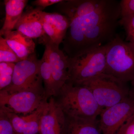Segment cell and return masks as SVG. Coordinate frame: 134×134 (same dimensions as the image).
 <instances>
[{"label": "cell", "instance_id": "30bf717a", "mask_svg": "<svg viewBox=\"0 0 134 134\" xmlns=\"http://www.w3.org/2000/svg\"><path fill=\"white\" fill-rule=\"evenodd\" d=\"M48 100H46L33 112L28 115L19 116L5 106H0L8 117L16 134H39L40 123Z\"/></svg>", "mask_w": 134, "mask_h": 134}, {"label": "cell", "instance_id": "484cf974", "mask_svg": "<svg viewBox=\"0 0 134 134\" xmlns=\"http://www.w3.org/2000/svg\"><path fill=\"white\" fill-rule=\"evenodd\" d=\"M62 1V0H36L32 2V4L36 6L37 8H40L43 10L47 7L58 4Z\"/></svg>", "mask_w": 134, "mask_h": 134}, {"label": "cell", "instance_id": "cb8c5ba5", "mask_svg": "<svg viewBox=\"0 0 134 134\" xmlns=\"http://www.w3.org/2000/svg\"><path fill=\"white\" fill-rule=\"evenodd\" d=\"M120 6L121 17L134 14V0H121Z\"/></svg>", "mask_w": 134, "mask_h": 134}, {"label": "cell", "instance_id": "4fadbf2b", "mask_svg": "<svg viewBox=\"0 0 134 134\" xmlns=\"http://www.w3.org/2000/svg\"><path fill=\"white\" fill-rule=\"evenodd\" d=\"M104 0H67L56 4L60 14L70 19L86 15L95 11L103 4Z\"/></svg>", "mask_w": 134, "mask_h": 134}, {"label": "cell", "instance_id": "8fae6325", "mask_svg": "<svg viewBox=\"0 0 134 134\" xmlns=\"http://www.w3.org/2000/svg\"><path fill=\"white\" fill-rule=\"evenodd\" d=\"M65 115L53 97L47 102L40 123L39 134H63Z\"/></svg>", "mask_w": 134, "mask_h": 134}, {"label": "cell", "instance_id": "7402d4cb", "mask_svg": "<svg viewBox=\"0 0 134 134\" xmlns=\"http://www.w3.org/2000/svg\"><path fill=\"white\" fill-rule=\"evenodd\" d=\"M0 134H16L8 117L1 109Z\"/></svg>", "mask_w": 134, "mask_h": 134}, {"label": "cell", "instance_id": "7c38bea8", "mask_svg": "<svg viewBox=\"0 0 134 134\" xmlns=\"http://www.w3.org/2000/svg\"><path fill=\"white\" fill-rule=\"evenodd\" d=\"M42 11L36 8L24 12L16 26V30L32 39L41 38L46 34L43 28Z\"/></svg>", "mask_w": 134, "mask_h": 134}, {"label": "cell", "instance_id": "44dd1931", "mask_svg": "<svg viewBox=\"0 0 134 134\" xmlns=\"http://www.w3.org/2000/svg\"><path fill=\"white\" fill-rule=\"evenodd\" d=\"M119 24L125 30L126 41L134 47V14L121 17Z\"/></svg>", "mask_w": 134, "mask_h": 134}, {"label": "cell", "instance_id": "2e32d148", "mask_svg": "<svg viewBox=\"0 0 134 134\" xmlns=\"http://www.w3.org/2000/svg\"><path fill=\"white\" fill-rule=\"evenodd\" d=\"M28 2L27 0L4 1L5 17L0 30L1 36H5L15 29Z\"/></svg>", "mask_w": 134, "mask_h": 134}, {"label": "cell", "instance_id": "5b68a950", "mask_svg": "<svg viewBox=\"0 0 134 134\" xmlns=\"http://www.w3.org/2000/svg\"><path fill=\"white\" fill-rule=\"evenodd\" d=\"M126 84L104 74L81 85L86 86L91 91L102 111L129 97L130 88Z\"/></svg>", "mask_w": 134, "mask_h": 134}, {"label": "cell", "instance_id": "5bb4252c", "mask_svg": "<svg viewBox=\"0 0 134 134\" xmlns=\"http://www.w3.org/2000/svg\"><path fill=\"white\" fill-rule=\"evenodd\" d=\"M3 37L21 60L26 59L35 53V43L33 39L18 31H12Z\"/></svg>", "mask_w": 134, "mask_h": 134}, {"label": "cell", "instance_id": "6da1fadb", "mask_svg": "<svg viewBox=\"0 0 134 134\" xmlns=\"http://www.w3.org/2000/svg\"><path fill=\"white\" fill-rule=\"evenodd\" d=\"M121 17L120 2L104 0L90 14L70 20L63 51L72 58L105 45L115 38Z\"/></svg>", "mask_w": 134, "mask_h": 134}, {"label": "cell", "instance_id": "7a4b0ae2", "mask_svg": "<svg viewBox=\"0 0 134 134\" xmlns=\"http://www.w3.org/2000/svg\"><path fill=\"white\" fill-rule=\"evenodd\" d=\"M56 97L65 115L96 119L102 111L91 91L84 85L66 83Z\"/></svg>", "mask_w": 134, "mask_h": 134}, {"label": "cell", "instance_id": "9c48e42d", "mask_svg": "<svg viewBox=\"0 0 134 134\" xmlns=\"http://www.w3.org/2000/svg\"><path fill=\"white\" fill-rule=\"evenodd\" d=\"M40 39L41 43L45 46L48 54L57 96L60 90L68 80L69 58L46 34Z\"/></svg>", "mask_w": 134, "mask_h": 134}, {"label": "cell", "instance_id": "ffe728a7", "mask_svg": "<svg viewBox=\"0 0 134 134\" xmlns=\"http://www.w3.org/2000/svg\"><path fill=\"white\" fill-rule=\"evenodd\" d=\"M21 60L18 58L2 36L0 37V63H16Z\"/></svg>", "mask_w": 134, "mask_h": 134}, {"label": "cell", "instance_id": "4316f807", "mask_svg": "<svg viewBox=\"0 0 134 134\" xmlns=\"http://www.w3.org/2000/svg\"><path fill=\"white\" fill-rule=\"evenodd\" d=\"M131 86L130 90V95L134 100V80L131 82Z\"/></svg>", "mask_w": 134, "mask_h": 134}, {"label": "cell", "instance_id": "603a6c76", "mask_svg": "<svg viewBox=\"0 0 134 134\" xmlns=\"http://www.w3.org/2000/svg\"><path fill=\"white\" fill-rule=\"evenodd\" d=\"M43 25L46 34L49 37L53 43L58 46H59L60 43H62L63 40L52 25L43 19Z\"/></svg>", "mask_w": 134, "mask_h": 134}, {"label": "cell", "instance_id": "d4e9b609", "mask_svg": "<svg viewBox=\"0 0 134 134\" xmlns=\"http://www.w3.org/2000/svg\"><path fill=\"white\" fill-rule=\"evenodd\" d=\"M117 134H134V112L120 129Z\"/></svg>", "mask_w": 134, "mask_h": 134}, {"label": "cell", "instance_id": "9a60e30c", "mask_svg": "<svg viewBox=\"0 0 134 134\" xmlns=\"http://www.w3.org/2000/svg\"><path fill=\"white\" fill-rule=\"evenodd\" d=\"M65 115L63 134H103L97 119Z\"/></svg>", "mask_w": 134, "mask_h": 134}, {"label": "cell", "instance_id": "52a82bcc", "mask_svg": "<svg viewBox=\"0 0 134 134\" xmlns=\"http://www.w3.org/2000/svg\"><path fill=\"white\" fill-rule=\"evenodd\" d=\"M47 100L43 86L9 94L0 91V106H5L16 114L28 115Z\"/></svg>", "mask_w": 134, "mask_h": 134}, {"label": "cell", "instance_id": "ac0fdd59", "mask_svg": "<svg viewBox=\"0 0 134 134\" xmlns=\"http://www.w3.org/2000/svg\"><path fill=\"white\" fill-rule=\"evenodd\" d=\"M41 15L43 20L54 27L63 41L70 25V19L59 13H48L42 11Z\"/></svg>", "mask_w": 134, "mask_h": 134}, {"label": "cell", "instance_id": "8992f818", "mask_svg": "<svg viewBox=\"0 0 134 134\" xmlns=\"http://www.w3.org/2000/svg\"><path fill=\"white\" fill-rule=\"evenodd\" d=\"M43 82L40 70V60L35 53L26 59L15 63L12 83L1 91L12 94L43 86Z\"/></svg>", "mask_w": 134, "mask_h": 134}, {"label": "cell", "instance_id": "d6986e66", "mask_svg": "<svg viewBox=\"0 0 134 134\" xmlns=\"http://www.w3.org/2000/svg\"><path fill=\"white\" fill-rule=\"evenodd\" d=\"M15 63H0V91L7 88L12 82Z\"/></svg>", "mask_w": 134, "mask_h": 134}, {"label": "cell", "instance_id": "3957f363", "mask_svg": "<svg viewBox=\"0 0 134 134\" xmlns=\"http://www.w3.org/2000/svg\"><path fill=\"white\" fill-rule=\"evenodd\" d=\"M105 74L122 82L134 80V47L118 34L107 44Z\"/></svg>", "mask_w": 134, "mask_h": 134}, {"label": "cell", "instance_id": "ba28073f", "mask_svg": "<svg viewBox=\"0 0 134 134\" xmlns=\"http://www.w3.org/2000/svg\"><path fill=\"white\" fill-rule=\"evenodd\" d=\"M134 112V100L130 96L121 102L104 109L99 120L103 134H117Z\"/></svg>", "mask_w": 134, "mask_h": 134}, {"label": "cell", "instance_id": "e0dca14e", "mask_svg": "<svg viewBox=\"0 0 134 134\" xmlns=\"http://www.w3.org/2000/svg\"><path fill=\"white\" fill-rule=\"evenodd\" d=\"M40 70L44 85L47 99L48 100L51 97H56L55 85L48 54L45 50L42 58L40 60Z\"/></svg>", "mask_w": 134, "mask_h": 134}, {"label": "cell", "instance_id": "277c9868", "mask_svg": "<svg viewBox=\"0 0 134 134\" xmlns=\"http://www.w3.org/2000/svg\"><path fill=\"white\" fill-rule=\"evenodd\" d=\"M107 44L74 58H69V79L67 82L81 85L93 77L105 74Z\"/></svg>", "mask_w": 134, "mask_h": 134}]
</instances>
